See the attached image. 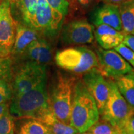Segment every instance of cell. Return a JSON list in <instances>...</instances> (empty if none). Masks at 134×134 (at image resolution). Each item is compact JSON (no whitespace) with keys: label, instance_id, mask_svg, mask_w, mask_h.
I'll list each match as a JSON object with an SVG mask.
<instances>
[{"label":"cell","instance_id":"obj_1","mask_svg":"<svg viewBox=\"0 0 134 134\" xmlns=\"http://www.w3.org/2000/svg\"><path fill=\"white\" fill-rule=\"evenodd\" d=\"M99 112L93 96L82 80L75 87L70 125L80 133H85L99 119Z\"/></svg>","mask_w":134,"mask_h":134},{"label":"cell","instance_id":"obj_2","mask_svg":"<svg viewBox=\"0 0 134 134\" xmlns=\"http://www.w3.org/2000/svg\"><path fill=\"white\" fill-rule=\"evenodd\" d=\"M9 110L11 115L19 118L39 120L51 110L46 84L25 93L13 96Z\"/></svg>","mask_w":134,"mask_h":134},{"label":"cell","instance_id":"obj_3","mask_svg":"<svg viewBox=\"0 0 134 134\" xmlns=\"http://www.w3.org/2000/svg\"><path fill=\"white\" fill-rule=\"evenodd\" d=\"M76 81L75 77L59 75L48 96L50 108L53 114L66 124H70Z\"/></svg>","mask_w":134,"mask_h":134},{"label":"cell","instance_id":"obj_4","mask_svg":"<svg viewBox=\"0 0 134 134\" xmlns=\"http://www.w3.org/2000/svg\"><path fill=\"white\" fill-rule=\"evenodd\" d=\"M55 62L60 68L75 73H86L98 67L96 53L87 47H70L60 50Z\"/></svg>","mask_w":134,"mask_h":134},{"label":"cell","instance_id":"obj_5","mask_svg":"<svg viewBox=\"0 0 134 134\" xmlns=\"http://www.w3.org/2000/svg\"><path fill=\"white\" fill-rule=\"evenodd\" d=\"M110 91L105 104L102 119L121 130L134 114V110L119 91L116 83L110 79Z\"/></svg>","mask_w":134,"mask_h":134},{"label":"cell","instance_id":"obj_6","mask_svg":"<svg viewBox=\"0 0 134 134\" xmlns=\"http://www.w3.org/2000/svg\"><path fill=\"white\" fill-rule=\"evenodd\" d=\"M43 84H46L45 65L27 62L15 75L12 85L13 96L25 93Z\"/></svg>","mask_w":134,"mask_h":134},{"label":"cell","instance_id":"obj_7","mask_svg":"<svg viewBox=\"0 0 134 134\" xmlns=\"http://www.w3.org/2000/svg\"><path fill=\"white\" fill-rule=\"evenodd\" d=\"M96 54L98 60V70L105 77L115 80L133 71L129 63L115 50L98 48L96 50Z\"/></svg>","mask_w":134,"mask_h":134},{"label":"cell","instance_id":"obj_8","mask_svg":"<svg viewBox=\"0 0 134 134\" xmlns=\"http://www.w3.org/2000/svg\"><path fill=\"white\" fill-rule=\"evenodd\" d=\"M17 23L11 13V1L0 2V58L9 57L12 53Z\"/></svg>","mask_w":134,"mask_h":134},{"label":"cell","instance_id":"obj_9","mask_svg":"<svg viewBox=\"0 0 134 134\" xmlns=\"http://www.w3.org/2000/svg\"><path fill=\"white\" fill-rule=\"evenodd\" d=\"M64 17L52 8L46 0H37L34 28L48 36H54L61 28Z\"/></svg>","mask_w":134,"mask_h":134},{"label":"cell","instance_id":"obj_10","mask_svg":"<svg viewBox=\"0 0 134 134\" xmlns=\"http://www.w3.org/2000/svg\"><path fill=\"white\" fill-rule=\"evenodd\" d=\"M94 27L86 19H75L63 26L62 41L68 45H83L91 43L94 40Z\"/></svg>","mask_w":134,"mask_h":134},{"label":"cell","instance_id":"obj_11","mask_svg":"<svg viewBox=\"0 0 134 134\" xmlns=\"http://www.w3.org/2000/svg\"><path fill=\"white\" fill-rule=\"evenodd\" d=\"M109 80L101 74L98 68L85 73L83 77L82 81L94 99L100 115L103 114L109 94Z\"/></svg>","mask_w":134,"mask_h":134},{"label":"cell","instance_id":"obj_12","mask_svg":"<svg viewBox=\"0 0 134 134\" xmlns=\"http://www.w3.org/2000/svg\"><path fill=\"white\" fill-rule=\"evenodd\" d=\"M90 20L95 26L105 24L118 31H122L119 6L104 4L98 6L91 12Z\"/></svg>","mask_w":134,"mask_h":134},{"label":"cell","instance_id":"obj_13","mask_svg":"<svg viewBox=\"0 0 134 134\" xmlns=\"http://www.w3.org/2000/svg\"><path fill=\"white\" fill-rule=\"evenodd\" d=\"M94 37L97 42L105 50L114 48L122 43L125 34L109 26L100 24L96 26Z\"/></svg>","mask_w":134,"mask_h":134},{"label":"cell","instance_id":"obj_14","mask_svg":"<svg viewBox=\"0 0 134 134\" xmlns=\"http://www.w3.org/2000/svg\"><path fill=\"white\" fill-rule=\"evenodd\" d=\"M29 62H33L44 65L51 60V48L46 40L37 39L32 42L25 50Z\"/></svg>","mask_w":134,"mask_h":134},{"label":"cell","instance_id":"obj_15","mask_svg":"<svg viewBox=\"0 0 134 134\" xmlns=\"http://www.w3.org/2000/svg\"><path fill=\"white\" fill-rule=\"evenodd\" d=\"M38 39L37 31L30 26L17 24L16 34L12 53L22 54L31 43Z\"/></svg>","mask_w":134,"mask_h":134},{"label":"cell","instance_id":"obj_16","mask_svg":"<svg viewBox=\"0 0 134 134\" xmlns=\"http://www.w3.org/2000/svg\"><path fill=\"white\" fill-rule=\"evenodd\" d=\"M40 121L49 129L52 134H79V132L70 124H66L58 119L52 110L45 114Z\"/></svg>","mask_w":134,"mask_h":134},{"label":"cell","instance_id":"obj_17","mask_svg":"<svg viewBox=\"0 0 134 134\" xmlns=\"http://www.w3.org/2000/svg\"><path fill=\"white\" fill-rule=\"evenodd\" d=\"M122 32L134 34V0H129L119 6Z\"/></svg>","mask_w":134,"mask_h":134},{"label":"cell","instance_id":"obj_18","mask_svg":"<svg viewBox=\"0 0 134 134\" xmlns=\"http://www.w3.org/2000/svg\"><path fill=\"white\" fill-rule=\"evenodd\" d=\"M115 83L122 96L134 110L133 71L115 80Z\"/></svg>","mask_w":134,"mask_h":134},{"label":"cell","instance_id":"obj_19","mask_svg":"<svg viewBox=\"0 0 134 134\" xmlns=\"http://www.w3.org/2000/svg\"><path fill=\"white\" fill-rule=\"evenodd\" d=\"M20 125L18 134H52L43 122L34 119H26Z\"/></svg>","mask_w":134,"mask_h":134},{"label":"cell","instance_id":"obj_20","mask_svg":"<svg viewBox=\"0 0 134 134\" xmlns=\"http://www.w3.org/2000/svg\"><path fill=\"white\" fill-rule=\"evenodd\" d=\"M23 19L28 26L34 27L37 0H20Z\"/></svg>","mask_w":134,"mask_h":134},{"label":"cell","instance_id":"obj_21","mask_svg":"<svg viewBox=\"0 0 134 134\" xmlns=\"http://www.w3.org/2000/svg\"><path fill=\"white\" fill-rule=\"evenodd\" d=\"M88 131L87 134H121L119 130L104 120H98Z\"/></svg>","mask_w":134,"mask_h":134},{"label":"cell","instance_id":"obj_22","mask_svg":"<svg viewBox=\"0 0 134 134\" xmlns=\"http://www.w3.org/2000/svg\"><path fill=\"white\" fill-rule=\"evenodd\" d=\"M0 134H14V119L9 111L0 119Z\"/></svg>","mask_w":134,"mask_h":134},{"label":"cell","instance_id":"obj_23","mask_svg":"<svg viewBox=\"0 0 134 134\" xmlns=\"http://www.w3.org/2000/svg\"><path fill=\"white\" fill-rule=\"evenodd\" d=\"M11 77V60L9 57L0 58V82L9 81Z\"/></svg>","mask_w":134,"mask_h":134},{"label":"cell","instance_id":"obj_24","mask_svg":"<svg viewBox=\"0 0 134 134\" xmlns=\"http://www.w3.org/2000/svg\"><path fill=\"white\" fill-rule=\"evenodd\" d=\"M12 85L9 81L0 82V104L8 103L13 98Z\"/></svg>","mask_w":134,"mask_h":134},{"label":"cell","instance_id":"obj_25","mask_svg":"<svg viewBox=\"0 0 134 134\" xmlns=\"http://www.w3.org/2000/svg\"><path fill=\"white\" fill-rule=\"evenodd\" d=\"M114 50L119 53L127 62L134 67V52L130 48L124 44L120 43L119 46L114 48Z\"/></svg>","mask_w":134,"mask_h":134},{"label":"cell","instance_id":"obj_26","mask_svg":"<svg viewBox=\"0 0 134 134\" xmlns=\"http://www.w3.org/2000/svg\"><path fill=\"white\" fill-rule=\"evenodd\" d=\"M46 1L52 8L57 10L64 16L68 14L69 4L66 0H46Z\"/></svg>","mask_w":134,"mask_h":134},{"label":"cell","instance_id":"obj_27","mask_svg":"<svg viewBox=\"0 0 134 134\" xmlns=\"http://www.w3.org/2000/svg\"><path fill=\"white\" fill-rule=\"evenodd\" d=\"M121 134H134V114L129 119L123 129L120 130Z\"/></svg>","mask_w":134,"mask_h":134},{"label":"cell","instance_id":"obj_28","mask_svg":"<svg viewBox=\"0 0 134 134\" xmlns=\"http://www.w3.org/2000/svg\"><path fill=\"white\" fill-rule=\"evenodd\" d=\"M122 43L134 52V34H125Z\"/></svg>","mask_w":134,"mask_h":134},{"label":"cell","instance_id":"obj_29","mask_svg":"<svg viewBox=\"0 0 134 134\" xmlns=\"http://www.w3.org/2000/svg\"><path fill=\"white\" fill-rule=\"evenodd\" d=\"M95 0H77L78 7L83 9H88L93 4Z\"/></svg>","mask_w":134,"mask_h":134},{"label":"cell","instance_id":"obj_30","mask_svg":"<svg viewBox=\"0 0 134 134\" xmlns=\"http://www.w3.org/2000/svg\"><path fill=\"white\" fill-rule=\"evenodd\" d=\"M97 1H99V2H103L104 4L119 6L122 3L126 2L129 0H97Z\"/></svg>","mask_w":134,"mask_h":134},{"label":"cell","instance_id":"obj_31","mask_svg":"<svg viewBox=\"0 0 134 134\" xmlns=\"http://www.w3.org/2000/svg\"><path fill=\"white\" fill-rule=\"evenodd\" d=\"M9 111V109L8 103L0 104V119H1L5 114Z\"/></svg>","mask_w":134,"mask_h":134},{"label":"cell","instance_id":"obj_32","mask_svg":"<svg viewBox=\"0 0 134 134\" xmlns=\"http://www.w3.org/2000/svg\"><path fill=\"white\" fill-rule=\"evenodd\" d=\"M66 1L69 4V7H70V8L73 11L79 8L78 3H77V0H66Z\"/></svg>","mask_w":134,"mask_h":134},{"label":"cell","instance_id":"obj_33","mask_svg":"<svg viewBox=\"0 0 134 134\" xmlns=\"http://www.w3.org/2000/svg\"><path fill=\"white\" fill-rule=\"evenodd\" d=\"M10 1H18V0H10Z\"/></svg>","mask_w":134,"mask_h":134},{"label":"cell","instance_id":"obj_34","mask_svg":"<svg viewBox=\"0 0 134 134\" xmlns=\"http://www.w3.org/2000/svg\"><path fill=\"white\" fill-rule=\"evenodd\" d=\"M79 134H87V133H79Z\"/></svg>","mask_w":134,"mask_h":134},{"label":"cell","instance_id":"obj_35","mask_svg":"<svg viewBox=\"0 0 134 134\" xmlns=\"http://www.w3.org/2000/svg\"><path fill=\"white\" fill-rule=\"evenodd\" d=\"M133 72H134V70H133Z\"/></svg>","mask_w":134,"mask_h":134}]
</instances>
